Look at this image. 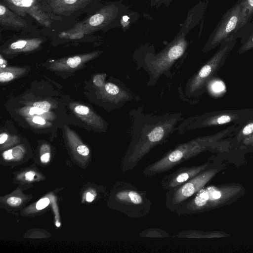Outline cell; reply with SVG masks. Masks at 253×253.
Returning <instances> with one entry per match:
<instances>
[{"instance_id": "obj_1", "label": "cell", "mask_w": 253, "mask_h": 253, "mask_svg": "<svg viewBox=\"0 0 253 253\" xmlns=\"http://www.w3.org/2000/svg\"><path fill=\"white\" fill-rule=\"evenodd\" d=\"M129 115L130 141L122 162L123 172L133 169L153 148L167 142L184 119L180 112L154 115L146 113L141 106L131 110Z\"/></svg>"}, {"instance_id": "obj_2", "label": "cell", "mask_w": 253, "mask_h": 253, "mask_svg": "<svg viewBox=\"0 0 253 253\" xmlns=\"http://www.w3.org/2000/svg\"><path fill=\"white\" fill-rule=\"evenodd\" d=\"M233 124L214 134L199 137L176 145L157 161L148 165L143 170L146 177H150L169 170L177 165L211 148L215 142L237 129Z\"/></svg>"}, {"instance_id": "obj_3", "label": "cell", "mask_w": 253, "mask_h": 253, "mask_svg": "<svg viewBox=\"0 0 253 253\" xmlns=\"http://www.w3.org/2000/svg\"><path fill=\"white\" fill-rule=\"evenodd\" d=\"M253 29V21L249 24L242 0H238L222 16L203 49L207 52L224 41L244 38Z\"/></svg>"}, {"instance_id": "obj_4", "label": "cell", "mask_w": 253, "mask_h": 253, "mask_svg": "<svg viewBox=\"0 0 253 253\" xmlns=\"http://www.w3.org/2000/svg\"><path fill=\"white\" fill-rule=\"evenodd\" d=\"M241 192L237 186L204 187L174 212L179 216L204 212L233 202Z\"/></svg>"}, {"instance_id": "obj_5", "label": "cell", "mask_w": 253, "mask_h": 253, "mask_svg": "<svg viewBox=\"0 0 253 253\" xmlns=\"http://www.w3.org/2000/svg\"><path fill=\"white\" fill-rule=\"evenodd\" d=\"M186 46L185 41L180 40L158 54L147 53L142 57L135 58L137 69L142 68L148 74L147 85H155L162 76H172L171 70L176 61L183 55Z\"/></svg>"}, {"instance_id": "obj_6", "label": "cell", "mask_w": 253, "mask_h": 253, "mask_svg": "<svg viewBox=\"0 0 253 253\" xmlns=\"http://www.w3.org/2000/svg\"><path fill=\"white\" fill-rule=\"evenodd\" d=\"M236 43L237 40H231L220 43L212 56L187 81L183 89L184 97L196 99L206 91L208 83L216 77Z\"/></svg>"}, {"instance_id": "obj_7", "label": "cell", "mask_w": 253, "mask_h": 253, "mask_svg": "<svg viewBox=\"0 0 253 253\" xmlns=\"http://www.w3.org/2000/svg\"><path fill=\"white\" fill-rule=\"evenodd\" d=\"M112 198L114 208L130 218L146 217L152 207V202L147 192L137 188L128 181L117 183Z\"/></svg>"}, {"instance_id": "obj_8", "label": "cell", "mask_w": 253, "mask_h": 253, "mask_svg": "<svg viewBox=\"0 0 253 253\" xmlns=\"http://www.w3.org/2000/svg\"><path fill=\"white\" fill-rule=\"evenodd\" d=\"M253 117V108L212 111L184 119L177 126L176 131L180 135L199 128L232 123L243 124Z\"/></svg>"}, {"instance_id": "obj_9", "label": "cell", "mask_w": 253, "mask_h": 253, "mask_svg": "<svg viewBox=\"0 0 253 253\" xmlns=\"http://www.w3.org/2000/svg\"><path fill=\"white\" fill-rule=\"evenodd\" d=\"M218 170V169L209 168L181 185L166 191V208L174 212L204 187Z\"/></svg>"}, {"instance_id": "obj_10", "label": "cell", "mask_w": 253, "mask_h": 253, "mask_svg": "<svg viewBox=\"0 0 253 253\" xmlns=\"http://www.w3.org/2000/svg\"><path fill=\"white\" fill-rule=\"evenodd\" d=\"M210 164L191 167H182L173 172L163 177L160 181L161 187L166 192L177 187L210 168Z\"/></svg>"}, {"instance_id": "obj_11", "label": "cell", "mask_w": 253, "mask_h": 253, "mask_svg": "<svg viewBox=\"0 0 253 253\" xmlns=\"http://www.w3.org/2000/svg\"><path fill=\"white\" fill-rule=\"evenodd\" d=\"M4 4L18 15L26 13L32 16L39 23L46 26L50 24L48 15L42 10L37 0H1Z\"/></svg>"}, {"instance_id": "obj_12", "label": "cell", "mask_w": 253, "mask_h": 253, "mask_svg": "<svg viewBox=\"0 0 253 253\" xmlns=\"http://www.w3.org/2000/svg\"><path fill=\"white\" fill-rule=\"evenodd\" d=\"M48 7L52 12L65 14L83 8L90 0H46Z\"/></svg>"}, {"instance_id": "obj_13", "label": "cell", "mask_w": 253, "mask_h": 253, "mask_svg": "<svg viewBox=\"0 0 253 253\" xmlns=\"http://www.w3.org/2000/svg\"><path fill=\"white\" fill-rule=\"evenodd\" d=\"M0 23L3 27L23 28L27 26L25 20L11 11L1 1L0 4Z\"/></svg>"}, {"instance_id": "obj_14", "label": "cell", "mask_w": 253, "mask_h": 253, "mask_svg": "<svg viewBox=\"0 0 253 253\" xmlns=\"http://www.w3.org/2000/svg\"><path fill=\"white\" fill-rule=\"evenodd\" d=\"M41 42L39 39L20 40L12 43L9 48L15 52L30 51L39 47Z\"/></svg>"}, {"instance_id": "obj_15", "label": "cell", "mask_w": 253, "mask_h": 253, "mask_svg": "<svg viewBox=\"0 0 253 253\" xmlns=\"http://www.w3.org/2000/svg\"><path fill=\"white\" fill-rule=\"evenodd\" d=\"M253 133V117L243 124L238 125L234 132L233 141L238 144L240 141Z\"/></svg>"}, {"instance_id": "obj_16", "label": "cell", "mask_w": 253, "mask_h": 253, "mask_svg": "<svg viewBox=\"0 0 253 253\" xmlns=\"http://www.w3.org/2000/svg\"><path fill=\"white\" fill-rule=\"evenodd\" d=\"M97 53L94 52L87 54L75 56L72 57H69L64 61H60L58 63H64L63 65L57 66V68L59 69H66V68H76L80 66L82 63L86 61L92 57H94L96 55Z\"/></svg>"}, {"instance_id": "obj_17", "label": "cell", "mask_w": 253, "mask_h": 253, "mask_svg": "<svg viewBox=\"0 0 253 253\" xmlns=\"http://www.w3.org/2000/svg\"><path fill=\"white\" fill-rule=\"evenodd\" d=\"M242 44L238 52L242 54L253 48V29L243 39H241Z\"/></svg>"}, {"instance_id": "obj_18", "label": "cell", "mask_w": 253, "mask_h": 253, "mask_svg": "<svg viewBox=\"0 0 253 253\" xmlns=\"http://www.w3.org/2000/svg\"><path fill=\"white\" fill-rule=\"evenodd\" d=\"M141 237L152 238H164L169 236L165 231L159 229H148L141 233Z\"/></svg>"}, {"instance_id": "obj_19", "label": "cell", "mask_w": 253, "mask_h": 253, "mask_svg": "<svg viewBox=\"0 0 253 253\" xmlns=\"http://www.w3.org/2000/svg\"><path fill=\"white\" fill-rule=\"evenodd\" d=\"M247 14V21L249 24L252 21L253 18V0H242Z\"/></svg>"}, {"instance_id": "obj_20", "label": "cell", "mask_w": 253, "mask_h": 253, "mask_svg": "<svg viewBox=\"0 0 253 253\" xmlns=\"http://www.w3.org/2000/svg\"><path fill=\"white\" fill-rule=\"evenodd\" d=\"M238 144L244 147L253 148V133L244 138Z\"/></svg>"}, {"instance_id": "obj_21", "label": "cell", "mask_w": 253, "mask_h": 253, "mask_svg": "<svg viewBox=\"0 0 253 253\" xmlns=\"http://www.w3.org/2000/svg\"><path fill=\"white\" fill-rule=\"evenodd\" d=\"M14 78L13 73L10 71L1 72L0 74V81L2 83L10 81Z\"/></svg>"}, {"instance_id": "obj_22", "label": "cell", "mask_w": 253, "mask_h": 253, "mask_svg": "<svg viewBox=\"0 0 253 253\" xmlns=\"http://www.w3.org/2000/svg\"><path fill=\"white\" fill-rule=\"evenodd\" d=\"M33 106L42 109L44 113L49 111L51 107V104L47 101H43L35 102L33 104Z\"/></svg>"}, {"instance_id": "obj_23", "label": "cell", "mask_w": 253, "mask_h": 253, "mask_svg": "<svg viewBox=\"0 0 253 253\" xmlns=\"http://www.w3.org/2000/svg\"><path fill=\"white\" fill-rule=\"evenodd\" d=\"M49 200L47 198H44L40 199L36 204V209L38 210H41L46 207L49 204Z\"/></svg>"}, {"instance_id": "obj_24", "label": "cell", "mask_w": 253, "mask_h": 253, "mask_svg": "<svg viewBox=\"0 0 253 253\" xmlns=\"http://www.w3.org/2000/svg\"><path fill=\"white\" fill-rule=\"evenodd\" d=\"M7 203L10 206L17 207L21 203V199L20 198L16 197H11L7 199Z\"/></svg>"}, {"instance_id": "obj_25", "label": "cell", "mask_w": 253, "mask_h": 253, "mask_svg": "<svg viewBox=\"0 0 253 253\" xmlns=\"http://www.w3.org/2000/svg\"><path fill=\"white\" fill-rule=\"evenodd\" d=\"M77 150L79 154L83 156H87L89 152L88 148L84 145H79Z\"/></svg>"}, {"instance_id": "obj_26", "label": "cell", "mask_w": 253, "mask_h": 253, "mask_svg": "<svg viewBox=\"0 0 253 253\" xmlns=\"http://www.w3.org/2000/svg\"><path fill=\"white\" fill-rule=\"evenodd\" d=\"M44 112L42 109L34 106L31 108L29 110V114L31 115L34 114L41 115Z\"/></svg>"}, {"instance_id": "obj_27", "label": "cell", "mask_w": 253, "mask_h": 253, "mask_svg": "<svg viewBox=\"0 0 253 253\" xmlns=\"http://www.w3.org/2000/svg\"><path fill=\"white\" fill-rule=\"evenodd\" d=\"M3 157L5 160H9L13 158L12 155V149H10L4 151L2 154Z\"/></svg>"}, {"instance_id": "obj_28", "label": "cell", "mask_w": 253, "mask_h": 253, "mask_svg": "<svg viewBox=\"0 0 253 253\" xmlns=\"http://www.w3.org/2000/svg\"><path fill=\"white\" fill-rule=\"evenodd\" d=\"M33 122L37 124L43 125L45 124L46 122L44 119L42 118V117L35 116L33 118Z\"/></svg>"}, {"instance_id": "obj_29", "label": "cell", "mask_w": 253, "mask_h": 253, "mask_svg": "<svg viewBox=\"0 0 253 253\" xmlns=\"http://www.w3.org/2000/svg\"><path fill=\"white\" fill-rule=\"evenodd\" d=\"M35 173L33 171H29L26 172L25 174L26 180L28 181H32L34 179Z\"/></svg>"}, {"instance_id": "obj_30", "label": "cell", "mask_w": 253, "mask_h": 253, "mask_svg": "<svg viewBox=\"0 0 253 253\" xmlns=\"http://www.w3.org/2000/svg\"><path fill=\"white\" fill-rule=\"evenodd\" d=\"M50 154L49 153H44L41 157V161L42 163H47L50 160Z\"/></svg>"}, {"instance_id": "obj_31", "label": "cell", "mask_w": 253, "mask_h": 253, "mask_svg": "<svg viewBox=\"0 0 253 253\" xmlns=\"http://www.w3.org/2000/svg\"><path fill=\"white\" fill-rule=\"evenodd\" d=\"M8 138V135L5 133H2L0 135V144H2L6 141Z\"/></svg>"}, {"instance_id": "obj_32", "label": "cell", "mask_w": 253, "mask_h": 253, "mask_svg": "<svg viewBox=\"0 0 253 253\" xmlns=\"http://www.w3.org/2000/svg\"><path fill=\"white\" fill-rule=\"evenodd\" d=\"M94 199V196L90 192H87L86 195V200L88 202H92Z\"/></svg>"}, {"instance_id": "obj_33", "label": "cell", "mask_w": 253, "mask_h": 253, "mask_svg": "<svg viewBox=\"0 0 253 253\" xmlns=\"http://www.w3.org/2000/svg\"><path fill=\"white\" fill-rule=\"evenodd\" d=\"M7 65L6 61L2 58L1 56H0V65L1 69L2 68H5Z\"/></svg>"}, {"instance_id": "obj_34", "label": "cell", "mask_w": 253, "mask_h": 253, "mask_svg": "<svg viewBox=\"0 0 253 253\" xmlns=\"http://www.w3.org/2000/svg\"><path fill=\"white\" fill-rule=\"evenodd\" d=\"M123 19L124 21H127L128 19V17L127 16H124L123 17Z\"/></svg>"}, {"instance_id": "obj_35", "label": "cell", "mask_w": 253, "mask_h": 253, "mask_svg": "<svg viewBox=\"0 0 253 253\" xmlns=\"http://www.w3.org/2000/svg\"><path fill=\"white\" fill-rule=\"evenodd\" d=\"M56 225L57 227H59L60 226V223L59 222H57L56 223Z\"/></svg>"}]
</instances>
